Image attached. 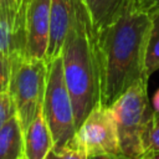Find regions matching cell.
<instances>
[{
    "instance_id": "obj_1",
    "label": "cell",
    "mask_w": 159,
    "mask_h": 159,
    "mask_svg": "<svg viewBox=\"0 0 159 159\" xmlns=\"http://www.w3.org/2000/svg\"><path fill=\"white\" fill-rule=\"evenodd\" d=\"M150 14L129 0L122 14L94 34L98 73V103L111 108L135 82L149 80L145 73Z\"/></svg>"
},
{
    "instance_id": "obj_2",
    "label": "cell",
    "mask_w": 159,
    "mask_h": 159,
    "mask_svg": "<svg viewBox=\"0 0 159 159\" xmlns=\"http://www.w3.org/2000/svg\"><path fill=\"white\" fill-rule=\"evenodd\" d=\"M61 56L77 130L99 98L94 31L81 0H75L73 19Z\"/></svg>"
},
{
    "instance_id": "obj_3",
    "label": "cell",
    "mask_w": 159,
    "mask_h": 159,
    "mask_svg": "<svg viewBox=\"0 0 159 159\" xmlns=\"http://www.w3.org/2000/svg\"><path fill=\"white\" fill-rule=\"evenodd\" d=\"M148 80L142 78L129 87L111 107L119 140V153L125 159H142V130L154 111L148 97Z\"/></svg>"
},
{
    "instance_id": "obj_4",
    "label": "cell",
    "mask_w": 159,
    "mask_h": 159,
    "mask_svg": "<svg viewBox=\"0 0 159 159\" xmlns=\"http://www.w3.org/2000/svg\"><path fill=\"white\" fill-rule=\"evenodd\" d=\"M47 80V62L26 56L12 60L9 93L24 132L42 108Z\"/></svg>"
},
{
    "instance_id": "obj_5",
    "label": "cell",
    "mask_w": 159,
    "mask_h": 159,
    "mask_svg": "<svg viewBox=\"0 0 159 159\" xmlns=\"http://www.w3.org/2000/svg\"><path fill=\"white\" fill-rule=\"evenodd\" d=\"M42 113L53 139V149L63 148L75 137L76 125L72 99L63 75L62 56L47 63Z\"/></svg>"
},
{
    "instance_id": "obj_6",
    "label": "cell",
    "mask_w": 159,
    "mask_h": 159,
    "mask_svg": "<svg viewBox=\"0 0 159 159\" xmlns=\"http://www.w3.org/2000/svg\"><path fill=\"white\" fill-rule=\"evenodd\" d=\"M73 140L87 153L88 157L99 154H120L112 108H106L97 103L77 128Z\"/></svg>"
},
{
    "instance_id": "obj_7",
    "label": "cell",
    "mask_w": 159,
    "mask_h": 159,
    "mask_svg": "<svg viewBox=\"0 0 159 159\" xmlns=\"http://www.w3.org/2000/svg\"><path fill=\"white\" fill-rule=\"evenodd\" d=\"M51 0H31L25 21V56L46 61Z\"/></svg>"
},
{
    "instance_id": "obj_8",
    "label": "cell",
    "mask_w": 159,
    "mask_h": 159,
    "mask_svg": "<svg viewBox=\"0 0 159 159\" xmlns=\"http://www.w3.org/2000/svg\"><path fill=\"white\" fill-rule=\"evenodd\" d=\"M75 0H51L50 37L46 52V62L61 56L65 40L72 24Z\"/></svg>"
},
{
    "instance_id": "obj_9",
    "label": "cell",
    "mask_w": 159,
    "mask_h": 159,
    "mask_svg": "<svg viewBox=\"0 0 159 159\" xmlns=\"http://www.w3.org/2000/svg\"><path fill=\"white\" fill-rule=\"evenodd\" d=\"M52 149L53 139L41 108L24 132L22 159H46Z\"/></svg>"
},
{
    "instance_id": "obj_10",
    "label": "cell",
    "mask_w": 159,
    "mask_h": 159,
    "mask_svg": "<svg viewBox=\"0 0 159 159\" xmlns=\"http://www.w3.org/2000/svg\"><path fill=\"white\" fill-rule=\"evenodd\" d=\"M94 34L113 22L123 11L129 0H81Z\"/></svg>"
},
{
    "instance_id": "obj_11",
    "label": "cell",
    "mask_w": 159,
    "mask_h": 159,
    "mask_svg": "<svg viewBox=\"0 0 159 159\" xmlns=\"http://www.w3.org/2000/svg\"><path fill=\"white\" fill-rule=\"evenodd\" d=\"M24 157V129L16 113L0 128V159H20Z\"/></svg>"
},
{
    "instance_id": "obj_12",
    "label": "cell",
    "mask_w": 159,
    "mask_h": 159,
    "mask_svg": "<svg viewBox=\"0 0 159 159\" xmlns=\"http://www.w3.org/2000/svg\"><path fill=\"white\" fill-rule=\"evenodd\" d=\"M31 0H0V9L9 20L16 36L25 46V21Z\"/></svg>"
},
{
    "instance_id": "obj_13",
    "label": "cell",
    "mask_w": 159,
    "mask_h": 159,
    "mask_svg": "<svg viewBox=\"0 0 159 159\" xmlns=\"http://www.w3.org/2000/svg\"><path fill=\"white\" fill-rule=\"evenodd\" d=\"M149 14L150 26L145 53V73L148 77L159 70V10H154Z\"/></svg>"
},
{
    "instance_id": "obj_14",
    "label": "cell",
    "mask_w": 159,
    "mask_h": 159,
    "mask_svg": "<svg viewBox=\"0 0 159 159\" xmlns=\"http://www.w3.org/2000/svg\"><path fill=\"white\" fill-rule=\"evenodd\" d=\"M0 56H25V46L11 29L7 17L0 9Z\"/></svg>"
},
{
    "instance_id": "obj_15",
    "label": "cell",
    "mask_w": 159,
    "mask_h": 159,
    "mask_svg": "<svg viewBox=\"0 0 159 159\" xmlns=\"http://www.w3.org/2000/svg\"><path fill=\"white\" fill-rule=\"evenodd\" d=\"M142 148L143 157H157L159 155V113L153 111L150 117L147 119L142 130Z\"/></svg>"
},
{
    "instance_id": "obj_16",
    "label": "cell",
    "mask_w": 159,
    "mask_h": 159,
    "mask_svg": "<svg viewBox=\"0 0 159 159\" xmlns=\"http://www.w3.org/2000/svg\"><path fill=\"white\" fill-rule=\"evenodd\" d=\"M46 159H88V155L72 138L63 148L52 149Z\"/></svg>"
},
{
    "instance_id": "obj_17",
    "label": "cell",
    "mask_w": 159,
    "mask_h": 159,
    "mask_svg": "<svg viewBox=\"0 0 159 159\" xmlns=\"http://www.w3.org/2000/svg\"><path fill=\"white\" fill-rule=\"evenodd\" d=\"M14 57L0 56V93L9 91Z\"/></svg>"
},
{
    "instance_id": "obj_18",
    "label": "cell",
    "mask_w": 159,
    "mask_h": 159,
    "mask_svg": "<svg viewBox=\"0 0 159 159\" xmlns=\"http://www.w3.org/2000/svg\"><path fill=\"white\" fill-rule=\"evenodd\" d=\"M12 113H15V108H14L10 93L7 91L0 93V128L10 118Z\"/></svg>"
},
{
    "instance_id": "obj_19",
    "label": "cell",
    "mask_w": 159,
    "mask_h": 159,
    "mask_svg": "<svg viewBox=\"0 0 159 159\" xmlns=\"http://www.w3.org/2000/svg\"><path fill=\"white\" fill-rule=\"evenodd\" d=\"M134 4L143 11L152 12L154 10H159V0H137Z\"/></svg>"
},
{
    "instance_id": "obj_20",
    "label": "cell",
    "mask_w": 159,
    "mask_h": 159,
    "mask_svg": "<svg viewBox=\"0 0 159 159\" xmlns=\"http://www.w3.org/2000/svg\"><path fill=\"white\" fill-rule=\"evenodd\" d=\"M88 159H125L120 154H99V155H92L88 157Z\"/></svg>"
},
{
    "instance_id": "obj_21",
    "label": "cell",
    "mask_w": 159,
    "mask_h": 159,
    "mask_svg": "<svg viewBox=\"0 0 159 159\" xmlns=\"http://www.w3.org/2000/svg\"><path fill=\"white\" fill-rule=\"evenodd\" d=\"M152 103H153V109L159 113V89H157V92L154 93L153 99H152Z\"/></svg>"
},
{
    "instance_id": "obj_22",
    "label": "cell",
    "mask_w": 159,
    "mask_h": 159,
    "mask_svg": "<svg viewBox=\"0 0 159 159\" xmlns=\"http://www.w3.org/2000/svg\"><path fill=\"white\" fill-rule=\"evenodd\" d=\"M142 159H154V158H152V157H143Z\"/></svg>"
},
{
    "instance_id": "obj_23",
    "label": "cell",
    "mask_w": 159,
    "mask_h": 159,
    "mask_svg": "<svg viewBox=\"0 0 159 159\" xmlns=\"http://www.w3.org/2000/svg\"><path fill=\"white\" fill-rule=\"evenodd\" d=\"M154 159H159V155H157V157H154Z\"/></svg>"
},
{
    "instance_id": "obj_24",
    "label": "cell",
    "mask_w": 159,
    "mask_h": 159,
    "mask_svg": "<svg viewBox=\"0 0 159 159\" xmlns=\"http://www.w3.org/2000/svg\"><path fill=\"white\" fill-rule=\"evenodd\" d=\"M133 1H137V0H133Z\"/></svg>"
},
{
    "instance_id": "obj_25",
    "label": "cell",
    "mask_w": 159,
    "mask_h": 159,
    "mask_svg": "<svg viewBox=\"0 0 159 159\" xmlns=\"http://www.w3.org/2000/svg\"><path fill=\"white\" fill-rule=\"evenodd\" d=\"M20 159H22V158H20Z\"/></svg>"
}]
</instances>
